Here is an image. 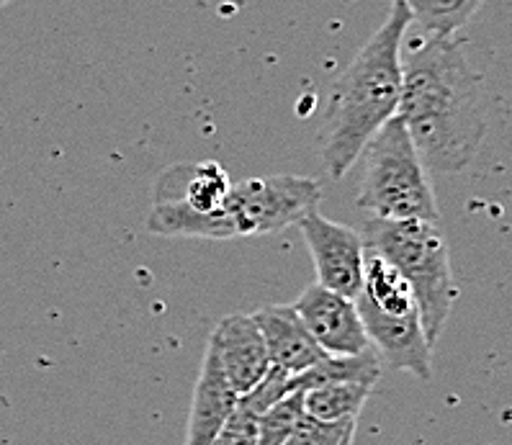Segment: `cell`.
<instances>
[{
	"mask_svg": "<svg viewBox=\"0 0 512 445\" xmlns=\"http://www.w3.org/2000/svg\"><path fill=\"white\" fill-rule=\"evenodd\" d=\"M487 114V85L458 39L428 37L402 62L397 116L430 173L453 175L469 168L487 137Z\"/></svg>",
	"mask_w": 512,
	"mask_h": 445,
	"instance_id": "1",
	"label": "cell"
},
{
	"mask_svg": "<svg viewBox=\"0 0 512 445\" xmlns=\"http://www.w3.org/2000/svg\"><path fill=\"white\" fill-rule=\"evenodd\" d=\"M412 16L402 0H392L389 16L343 70L327 98L322 119V165L340 181L363 147L386 121L394 119L402 98V42Z\"/></svg>",
	"mask_w": 512,
	"mask_h": 445,
	"instance_id": "2",
	"label": "cell"
},
{
	"mask_svg": "<svg viewBox=\"0 0 512 445\" xmlns=\"http://www.w3.org/2000/svg\"><path fill=\"white\" fill-rule=\"evenodd\" d=\"M361 237L366 253L389 260L410 283L422 330L435 348L458 296L451 271V250L438 222L371 217Z\"/></svg>",
	"mask_w": 512,
	"mask_h": 445,
	"instance_id": "3",
	"label": "cell"
},
{
	"mask_svg": "<svg viewBox=\"0 0 512 445\" xmlns=\"http://www.w3.org/2000/svg\"><path fill=\"white\" fill-rule=\"evenodd\" d=\"M358 206L379 219L438 222V201L410 132L399 116L389 119L361 152Z\"/></svg>",
	"mask_w": 512,
	"mask_h": 445,
	"instance_id": "4",
	"label": "cell"
},
{
	"mask_svg": "<svg viewBox=\"0 0 512 445\" xmlns=\"http://www.w3.org/2000/svg\"><path fill=\"white\" fill-rule=\"evenodd\" d=\"M229 173L219 163H175L160 173L152 191L147 229L160 237H237L229 219Z\"/></svg>",
	"mask_w": 512,
	"mask_h": 445,
	"instance_id": "5",
	"label": "cell"
},
{
	"mask_svg": "<svg viewBox=\"0 0 512 445\" xmlns=\"http://www.w3.org/2000/svg\"><path fill=\"white\" fill-rule=\"evenodd\" d=\"M322 186L302 175H260L232 183L227 199L237 237L273 235L317 211Z\"/></svg>",
	"mask_w": 512,
	"mask_h": 445,
	"instance_id": "6",
	"label": "cell"
},
{
	"mask_svg": "<svg viewBox=\"0 0 512 445\" xmlns=\"http://www.w3.org/2000/svg\"><path fill=\"white\" fill-rule=\"evenodd\" d=\"M299 227L317 268V283L356 301L361 294L363 263H366L363 237L348 224L322 217L320 211L307 214Z\"/></svg>",
	"mask_w": 512,
	"mask_h": 445,
	"instance_id": "7",
	"label": "cell"
},
{
	"mask_svg": "<svg viewBox=\"0 0 512 445\" xmlns=\"http://www.w3.org/2000/svg\"><path fill=\"white\" fill-rule=\"evenodd\" d=\"M356 307L361 312L368 343L376 348L381 363H386V368L392 371H410L420 381H430L433 345L428 343L422 330L420 314L412 312L404 317H392V314L379 312L363 296L356 299Z\"/></svg>",
	"mask_w": 512,
	"mask_h": 445,
	"instance_id": "8",
	"label": "cell"
},
{
	"mask_svg": "<svg viewBox=\"0 0 512 445\" xmlns=\"http://www.w3.org/2000/svg\"><path fill=\"white\" fill-rule=\"evenodd\" d=\"M294 309L307 325L314 343L327 355H356L371 345L356 301L345 299L320 283L304 289L294 301Z\"/></svg>",
	"mask_w": 512,
	"mask_h": 445,
	"instance_id": "9",
	"label": "cell"
},
{
	"mask_svg": "<svg viewBox=\"0 0 512 445\" xmlns=\"http://www.w3.org/2000/svg\"><path fill=\"white\" fill-rule=\"evenodd\" d=\"M211 348L217 350L222 371L237 397L253 389L271 368L266 340L255 325L253 314H229L209 337Z\"/></svg>",
	"mask_w": 512,
	"mask_h": 445,
	"instance_id": "10",
	"label": "cell"
},
{
	"mask_svg": "<svg viewBox=\"0 0 512 445\" xmlns=\"http://www.w3.org/2000/svg\"><path fill=\"white\" fill-rule=\"evenodd\" d=\"M255 325L266 340L271 366L289 373H302L325 358V350L314 343L307 325L296 314L294 304H268L253 312Z\"/></svg>",
	"mask_w": 512,
	"mask_h": 445,
	"instance_id": "11",
	"label": "cell"
},
{
	"mask_svg": "<svg viewBox=\"0 0 512 445\" xmlns=\"http://www.w3.org/2000/svg\"><path fill=\"white\" fill-rule=\"evenodd\" d=\"M237 407V391L227 381L217 350L206 343L204 363H201L196 389H193L191 415L186 427V445H209L217 438L224 422Z\"/></svg>",
	"mask_w": 512,
	"mask_h": 445,
	"instance_id": "12",
	"label": "cell"
},
{
	"mask_svg": "<svg viewBox=\"0 0 512 445\" xmlns=\"http://www.w3.org/2000/svg\"><path fill=\"white\" fill-rule=\"evenodd\" d=\"M358 296H363L379 312L392 314V317H404V314L417 312V301L410 289V283L404 281L402 273L389 260L374 253H366L361 294Z\"/></svg>",
	"mask_w": 512,
	"mask_h": 445,
	"instance_id": "13",
	"label": "cell"
},
{
	"mask_svg": "<svg viewBox=\"0 0 512 445\" xmlns=\"http://www.w3.org/2000/svg\"><path fill=\"white\" fill-rule=\"evenodd\" d=\"M371 384L361 381H332L304 391V412L317 420H356L363 404L371 397Z\"/></svg>",
	"mask_w": 512,
	"mask_h": 445,
	"instance_id": "14",
	"label": "cell"
},
{
	"mask_svg": "<svg viewBox=\"0 0 512 445\" xmlns=\"http://www.w3.org/2000/svg\"><path fill=\"white\" fill-rule=\"evenodd\" d=\"M412 21L428 31V37H453L469 24L487 0H402Z\"/></svg>",
	"mask_w": 512,
	"mask_h": 445,
	"instance_id": "15",
	"label": "cell"
},
{
	"mask_svg": "<svg viewBox=\"0 0 512 445\" xmlns=\"http://www.w3.org/2000/svg\"><path fill=\"white\" fill-rule=\"evenodd\" d=\"M304 417V391H289L258 420V445H284Z\"/></svg>",
	"mask_w": 512,
	"mask_h": 445,
	"instance_id": "16",
	"label": "cell"
},
{
	"mask_svg": "<svg viewBox=\"0 0 512 445\" xmlns=\"http://www.w3.org/2000/svg\"><path fill=\"white\" fill-rule=\"evenodd\" d=\"M356 427L358 417L356 420L325 422L304 412V417L299 420V425L294 427V433L289 435L284 445H340V440L353 433Z\"/></svg>",
	"mask_w": 512,
	"mask_h": 445,
	"instance_id": "17",
	"label": "cell"
},
{
	"mask_svg": "<svg viewBox=\"0 0 512 445\" xmlns=\"http://www.w3.org/2000/svg\"><path fill=\"white\" fill-rule=\"evenodd\" d=\"M258 420V412L237 397L235 412L229 415V420L209 445H258Z\"/></svg>",
	"mask_w": 512,
	"mask_h": 445,
	"instance_id": "18",
	"label": "cell"
},
{
	"mask_svg": "<svg viewBox=\"0 0 512 445\" xmlns=\"http://www.w3.org/2000/svg\"><path fill=\"white\" fill-rule=\"evenodd\" d=\"M353 443H356V430H353V433L345 435V438L340 440V445H353Z\"/></svg>",
	"mask_w": 512,
	"mask_h": 445,
	"instance_id": "19",
	"label": "cell"
},
{
	"mask_svg": "<svg viewBox=\"0 0 512 445\" xmlns=\"http://www.w3.org/2000/svg\"><path fill=\"white\" fill-rule=\"evenodd\" d=\"M8 3H13V0H0V8H3V6H8Z\"/></svg>",
	"mask_w": 512,
	"mask_h": 445,
	"instance_id": "20",
	"label": "cell"
}]
</instances>
